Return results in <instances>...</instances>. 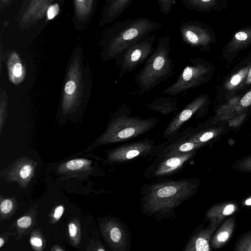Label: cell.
<instances>
[{
    "label": "cell",
    "instance_id": "6da1fadb",
    "mask_svg": "<svg viewBox=\"0 0 251 251\" xmlns=\"http://www.w3.org/2000/svg\"><path fill=\"white\" fill-rule=\"evenodd\" d=\"M199 186L198 179L168 178L152 180L141 188L142 214L157 221L176 218V209L190 199Z\"/></svg>",
    "mask_w": 251,
    "mask_h": 251
},
{
    "label": "cell",
    "instance_id": "7a4b0ae2",
    "mask_svg": "<svg viewBox=\"0 0 251 251\" xmlns=\"http://www.w3.org/2000/svg\"><path fill=\"white\" fill-rule=\"evenodd\" d=\"M92 77L89 63L79 51L73 53L66 68L56 118L60 123L77 122L90 97Z\"/></svg>",
    "mask_w": 251,
    "mask_h": 251
},
{
    "label": "cell",
    "instance_id": "3957f363",
    "mask_svg": "<svg viewBox=\"0 0 251 251\" xmlns=\"http://www.w3.org/2000/svg\"><path fill=\"white\" fill-rule=\"evenodd\" d=\"M131 108L124 105L109 119L105 129L95 142V146L123 142L136 138L153 129L158 122L155 117L142 119L131 116Z\"/></svg>",
    "mask_w": 251,
    "mask_h": 251
},
{
    "label": "cell",
    "instance_id": "277c9868",
    "mask_svg": "<svg viewBox=\"0 0 251 251\" xmlns=\"http://www.w3.org/2000/svg\"><path fill=\"white\" fill-rule=\"evenodd\" d=\"M170 35L160 37L155 49L135 75L134 80L140 94L152 90L175 73L174 62L170 55Z\"/></svg>",
    "mask_w": 251,
    "mask_h": 251
},
{
    "label": "cell",
    "instance_id": "5b68a950",
    "mask_svg": "<svg viewBox=\"0 0 251 251\" xmlns=\"http://www.w3.org/2000/svg\"><path fill=\"white\" fill-rule=\"evenodd\" d=\"M104 47L102 57L104 60L118 58L129 47L160 28L162 25L148 18L126 20Z\"/></svg>",
    "mask_w": 251,
    "mask_h": 251
},
{
    "label": "cell",
    "instance_id": "8992f818",
    "mask_svg": "<svg viewBox=\"0 0 251 251\" xmlns=\"http://www.w3.org/2000/svg\"><path fill=\"white\" fill-rule=\"evenodd\" d=\"M157 145L152 139H144L125 144L108 151L106 162L123 164L149 156L154 157Z\"/></svg>",
    "mask_w": 251,
    "mask_h": 251
},
{
    "label": "cell",
    "instance_id": "52a82bcc",
    "mask_svg": "<svg viewBox=\"0 0 251 251\" xmlns=\"http://www.w3.org/2000/svg\"><path fill=\"white\" fill-rule=\"evenodd\" d=\"M195 154V151L180 155L155 157L144 170L143 176L152 181L167 178L180 171Z\"/></svg>",
    "mask_w": 251,
    "mask_h": 251
},
{
    "label": "cell",
    "instance_id": "ba28073f",
    "mask_svg": "<svg viewBox=\"0 0 251 251\" xmlns=\"http://www.w3.org/2000/svg\"><path fill=\"white\" fill-rule=\"evenodd\" d=\"M156 36L149 35L127 49L119 57L121 58L119 76L133 71L139 65L144 63L153 52Z\"/></svg>",
    "mask_w": 251,
    "mask_h": 251
},
{
    "label": "cell",
    "instance_id": "9c48e42d",
    "mask_svg": "<svg viewBox=\"0 0 251 251\" xmlns=\"http://www.w3.org/2000/svg\"><path fill=\"white\" fill-rule=\"evenodd\" d=\"M104 238L115 251H129L131 245V233L128 226L114 217L106 219L101 224Z\"/></svg>",
    "mask_w": 251,
    "mask_h": 251
},
{
    "label": "cell",
    "instance_id": "30bf717a",
    "mask_svg": "<svg viewBox=\"0 0 251 251\" xmlns=\"http://www.w3.org/2000/svg\"><path fill=\"white\" fill-rule=\"evenodd\" d=\"M201 67L198 61L190 60L176 81L162 91V94L175 96L195 87L201 81Z\"/></svg>",
    "mask_w": 251,
    "mask_h": 251
},
{
    "label": "cell",
    "instance_id": "8fae6325",
    "mask_svg": "<svg viewBox=\"0 0 251 251\" xmlns=\"http://www.w3.org/2000/svg\"><path fill=\"white\" fill-rule=\"evenodd\" d=\"M180 31L183 40L193 47L208 44L212 41L214 33L207 25L196 21L182 23Z\"/></svg>",
    "mask_w": 251,
    "mask_h": 251
},
{
    "label": "cell",
    "instance_id": "7c38bea8",
    "mask_svg": "<svg viewBox=\"0 0 251 251\" xmlns=\"http://www.w3.org/2000/svg\"><path fill=\"white\" fill-rule=\"evenodd\" d=\"M201 105V99H196L188 104L170 121L162 134V138L167 139L179 131L182 126L194 114Z\"/></svg>",
    "mask_w": 251,
    "mask_h": 251
},
{
    "label": "cell",
    "instance_id": "4fadbf2b",
    "mask_svg": "<svg viewBox=\"0 0 251 251\" xmlns=\"http://www.w3.org/2000/svg\"><path fill=\"white\" fill-rule=\"evenodd\" d=\"M188 8L200 12L221 11L227 8V0H181Z\"/></svg>",
    "mask_w": 251,
    "mask_h": 251
},
{
    "label": "cell",
    "instance_id": "5bb4252c",
    "mask_svg": "<svg viewBox=\"0 0 251 251\" xmlns=\"http://www.w3.org/2000/svg\"><path fill=\"white\" fill-rule=\"evenodd\" d=\"M178 100L174 96L158 97L146 105L150 110L167 116L178 110Z\"/></svg>",
    "mask_w": 251,
    "mask_h": 251
},
{
    "label": "cell",
    "instance_id": "9a60e30c",
    "mask_svg": "<svg viewBox=\"0 0 251 251\" xmlns=\"http://www.w3.org/2000/svg\"><path fill=\"white\" fill-rule=\"evenodd\" d=\"M207 230H195L189 238L183 251H207L209 250Z\"/></svg>",
    "mask_w": 251,
    "mask_h": 251
},
{
    "label": "cell",
    "instance_id": "2e32d148",
    "mask_svg": "<svg viewBox=\"0 0 251 251\" xmlns=\"http://www.w3.org/2000/svg\"><path fill=\"white\" fill-rule=\"evenodd\" d=\"M8 75L14 84H18L24 79V70L18 54L13 52L9 55L7 61Z\"/></svg>",
    "mask_w": 251,
    "mask_h": 251
},
{
    "label": "cell",
    "instance_id": "e0dca14e",
    "mask_svg": "<svg viewBox=\"0 0 251 251\" xmlns=\"http://www.w3.org/2000/svg\"><path fill=\"white\" fill-rule=\"evenodd\" d=\"M131 0H110L106 12L107 21H112L119 17Z\"/></svg>",
    "mask_w": 251,
    "mask_h": 251
},
{
    "label": "cell",
    "instance_id": "ac0fdd59",
    "mask_svg": "<svg viewBox=\"0 0 251 251\" xmlns=\"http://www.w3.org/2000/svg\"><path fill=\"white\" fill-rule=\"evenodd\" d=\"M93 0H75V14L79 20L86 19L91 13Z\"/></svg>",
    "mask_w": 251,
    "mask_h": 251
},
{
    "label": "cell",
    "instance_id": "d6986e66",
    "mask_svg": "<svg viewBox=\"0 0 251 251\" xmlns=\"http://www.w3.org/2000/svg\"><path fill=\"white\" fill-rule=\"evenodd\" d=\"M8 96L5 90L0 88V131L2 132L7 116Z\"/></svg>",
    "mask_w": 251,
    "mask_h": 251
},
{
    "label": "cell",
    "instance_id": "ffe728a7",
    "mask_svg": "<svg viewBox=\"0 0 251 251\" xmlns=\"http://www.w3.org/2000/svg\"><path fill=\"white\" fill-rule=\"evenodd\" d=\"M90 163V162L84 159H76L67 162L66 167L68 170L75 171L80 169Z\"/></svg>",
    "mask_w": 251,
    "mask_h": 251
},
{
    "label": "cell",
    "instance_id": "44dd1931",
    "mask_svg": "<svg viewBox=\"0 0 251 251\" xmlns=\"http://www.w3.org/2000/svg\"><path fill=\"white\" fill-rule=\"evenodd\" d=\"M160 9L164 15H167L176 3L175 0H158Z\"/></svg>",
    "mask_w": 251,
    "mask_h": 251
},
{
    "label": "cell",
    "instance_id": "7402d4cb",
    "mask_svg": "<svg viewBox=\"0 0 251 251\" xmlns=\"http://www.w3.org/2000/svg\"><path fill=\"white\" fill-rule=\"evenodd\" d=\"M59 12V7L57 3L51 5L49 7L47 12V19L49 20L53 19Z\"/></svg>",
    "mask_w": 251,
    "mask_h": 251
},
{
    "label": "cell",
    "instance_id": "603a6c76",
    "mask_svg": "<svg viewBox=\"0 0 251 251\" xmlns=\"http://www.w3.org/2000/svg\"><path fill=\"white\" fill-rule=\"evenodd\" d=\"M0 208L2 213L7 214L12 209L13 202L10 200L5 199L1 201Z\"/></svg>",
    "mask_w": 251,
    "mask_h": 251
},
{
    "label": "cell",
    "instance_id": "cb8c5ba5",
    "mask_svg": "<svg viewBox=\"0 0 251 251\" xmlns=\"http://www.w3.org/2000/svg\"><path fill=\"white\" fill-rule=\"evenodd\" d=\"M32 172V167L31 165L27 164L24 166L19 171V176L22 179H26L29 177Z\"/></svg>",
    "mask_w": 251,
    "mask_h": 251
},
{
    "label": "cell",
    "instance_id": "d4e9b609",
    "mask_svg": "<svg viewBox=\"0 0 251 251\" xmlns=\"http://www.w3.org/2000/svg\"><path fill=\"white\" fill-rule=\"evenodd\" d=\"M31 218L28 216L22 217L17 220L18 226L22 228H27L31 225Z\"/></svg>",
    "mask_w": 251,
    "mask_h": 251
},
{
    "label": "cell",
    "instance_id": "484cf974",
    "mask_svg": "<svg viewBox=\"0 0 251 251\" xmlns=\"http://www.w3.org/2000/svg\"><path fill=\"white\" fill-rule=\"evenodd\" d=\"M214 134L212 131L204 132L200 139V143L201 144L210 140L213 137Z\"/></svg>",
    "mask_w": 251,
    "mask_h": 251
},
{
    "label": "cell",
    "instance_id": "4316f807",
    "mask_svg": "<svg viewBox=\"0 0 251 251\" xmlns=\"http://www.w3.org/2000/svg\"><path fill=\"white\" fill-rule=\"evenodd\" d=\"M241 104L243 106H248L251 104V91L248 92L242 98Z\"/></svg>",
    "mask_w": 251,
    "mask_h": 251
},
{
    "label": "cell",
    "instance_id": "83f0119b",
    "mask_svg": "<svg viewBox=\"0 0 251 251\" xmlns=\"http://www.w3.org/2000/svg\"><path fill=\"white\" fill-rule=\"evenodd\" d=\"M69 233L71 237L74 238L77 233V227L73 223L69 224Z\"/></svg>",
    "mask_w": 251,
    "mask_h": 251
},
{
    "label": "cell",
    "instance_id": "f1b7e54d",
    "mask_svg": "<svg viewBox=\"0 0 251 251\" xmlns=\"http://www.w3.org/2000/svg\"><path fill=\"white\" fill-rule=\"evenodd\" d=\"M30 242L33 247L40 248L42 246L43 243L41 238L38 237H32L30 238Z\"/></svg>",
    "mask_w": 251,
    "mask_h": 251
},
{
    "label": "cell",
    "instance_id": "f546056e",
    "mask_svg": "<svg viewBox=\"0 0 251 251\" xmlns=\"http://www.w3.org/2000/svg\"><path fill=\"white\" fill-rule=\"evenodd\" d=\"M64 212V207L62 205H59L56 207L54 210L53 217L56 220H58Z\"/></svg>",
    "mask_w": 251,
    "mask_h": 251
},
{
    "label": "cell",
    "instance_id": "4dcf8cb0",
    "mask_svg": "<svg viewBox=\"0 0 251 251\" xmlns=\"http://www.w3.org/2000/svg\"><path fill=\"white\" fill-rule=\"evenodd\" d=\"M228 236L229 234L227 232L222 231L218 234L217 239L220 242H224L228 239Z\"/></svg>",
    "mask_w": 251,
    "mask_h": 251
},
{
    "label": "cell",
    "instance_id": "1f68e13d",
    "mask_svg": "<svg viewBox=\"0 0 251 251\" xmlns=\"http://www.w3.org/2000/svg\"><path fill=\"white\" fill-rule=\"evenodd\" d=\"M235 207L233 204H230L226 205L223 210V214L225 215H228L233 212Z\"/></svg>",
    "mask_w": 251,
    "mask_h": 251
},
{
    "label": "cell",
    "instance_id": "d6a6232c",
    "mask_svg": "<svg viewBox=\"0 0 251 251\" xmlns=\"http://www.w3.org/2000/svg\"><path fill=\"white\" fill-rule=\"evenodd\" d=\"M241 81V76L239 75H234L231 79V83L234 85H237Z\"/></svg>",
    "mask_w": 251,
    "mask_h": 251
},
{
    "label": "cell",
    "instance_id": "836d02e7",
    "mask_svg": "<svg viewBox=\"0 0 251 251\" xmlns=\"http://www.w3.org/2000/svg\"><path fill=\"white\" fill-rule=\"evenodd\" d=\"M0 1L1 3V5H3V6H5L8 5V4L11 2L12 0H0Z\"/></svg>",
    "mask_w": 251,
    "mask_h": 251
},
{
    "label": "cell",
    "instance_id": "e575fe53",
    "mask_svg": "<svg viewBox=\"0 0 251 251\" xmlns=\"http://www.w3.org/2000/svg\"><path fill=\"white\" fill-rule=\"evenodd\" d=\"M245 203L246 205H251V198L248 199L246 201Z\"/></svg>",
    "mask_w": 251,
    "mask_h": 251
},
{
    "label": "cell",
    "instance_id": "d590c367",
    "mask_svg": "<svg viewBox=\"0 0 251 251\" xmlns=\"http://www.w3.org/2000/svg\"><path fill=\"white\" fill-rule=\"evenodd\" d=\"M4 241L2 238H0V248H1L4 244Z\"/></svg>",
    "mask_w": 251,
    "mask_h": 251
},
{
    "label": "cell",
    "instance_id": "8d00e7d4",
    "mask_svg": "<svg viewBox=\"0 0 251 251\" xmlns=\"http://www.w3.org/2000/svg\"><path fill=\"white\" fill-rule=\"evenodd\" d=\"M248 81L249 82H251V69L250 70V72L249 74V76H248Z\"/></svg>",
    "mask_w": 251,
    "mask_h": 251
}]
</instances>
